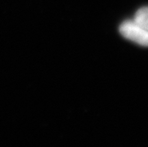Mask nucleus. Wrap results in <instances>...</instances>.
<instances>
[{
    "instance_id": "1",
    "label": "nucleus",
    "mask_w": 148,
    "mask_h": 147,
    "mask_svg": "<svg viewBox=\"0 0 148 147\" xmlns=\"http://www.w3.org/2000/svg\"><path fill=\"white\" fill-rule=\"evenodd\" d=\"M120 32L126 39L148 47V31L134 21H124L120 26Z\"/></svg>"
},
{
    "instance_id": "2",
    "label": "nucleus",
    "mask_w": 148,
    "mask_h": 147,
    "mask_svg": "<svg viewBox=\"0 0 148 147\" xmlns=\"http://www.w3.org/2000/svg\"><path fill=\"white\" fill-rule=\"evenodd\" d=\"M133 21L148 31V7H143L138 10Z\"/></svg>"
}]
</instances>
